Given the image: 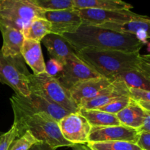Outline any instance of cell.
<instances>
[{"label": "cell", "mask_w": 150, "mask_h": 150, "mask_svg": "<svg viewBox=\"0 0 150 150\" xmlns=\"http://www.w3.org/2000/svg\"><path fill=\"white\" fill-rule=\"evenodd\" d=\"M61 36L71 45L75 54L86 48L136 53L144 45L134 35L93 25L82 24L75 33Z\"/></svg>", "instance_id": "obj_1"}, {"label": "cell", "mask_w": 150, "mask_h": 150, "mask_svg": "<svg viewBox=\"0 0 150 150\" xmlns=\"http://www.w3.org/2000/svg\"><path fill=\"white\" fill-rule=\"evenodd\" d=\"M76 54L98 74L110 79H114L122 72L138 70L141 59L139 52L126 53L91 48H83Z\"/></svg>", "instance_id": "obj_2"}, {"label": "cell", "mask_w": 150, "mask_h": 150, "mask_svg": "<svg viewBox=\"0 0 150 150\" xmlns=\"http://www.w3.org/2000/svg\"><path fill=\"white\" fill-rule=\"evenodd\" d=\"M14 114L13 125L16 127L18 137L26 130L41 143L45 144L51 149L64 146H72L75 144L67 142L62 135L58 122L45 113L29 114L13 109Z\"/></svg>", "instance_id": "obj_3"}, {"label": "cell", "mask_w": 150, "mask_h": 150, "mask_svg": "<svg viewBox=\"0 0 150 150\" xmlns=\"http://www.w3.org/2000/svg\"><path fill=\"white\" fill-rule=\"evenodd\" d=\"M29 88L31 93L42 97L57 104L69 113L79 112V108L72 99L69 91L60 83L57 77L46 73L29 76Z\"/></svg>", "instance_id": "obj_4"}, {"label": "cell", "mask_w": 150, "mask_h": 150, "mask_svg": "<svg viewBox=\"0 0 150 150\" xmlns=\"http://www.w3.org/2000/svg\"><path fill=\"white\" fill-rule=\"evenodd\" d=\"M30 75L21 54L6 57L0 51V83L10 86L16 95L29 96Z\"/></svg>", "instance_id": "obj_5"}, {"label": "cell", "mask_w": 150, "mask_h": 150, "mask_svg": "<svg viewBox=\"0 0 150 150\" xmlns=\"http://www.w3.org/2000/svg\"><path fill=\"white\" fill-rule=\"evenodd\" d=\"M42 13L28 0H0V24L21 32L34 18H41Z\"/></svg>", "instance_id": "obj_6"}, {"label": "cell", "mask_w": 150, "mask_h": 150, "mask_svg": "<svg viewBox=\"0 0 150 150\" xmlns=\"http://www.w3.org/2000/svg\"><path fill=\"white\" fill-rule=\"evenodd\" d=\"M10 100L13 109L29 114L45 113L57 122L69 114L57 104L33 93L26 97L14 94Z\"/></svg>", "instance_id": "obj_7"}, {"label": "cell", "mask_w": 150, "mask_h": 150, "mask_svg": "<svg viewBox=\"0 0 150 150\" xmlns=\"http://www.w3.org/2000/svg\"><path fill=\"white\" fill-rule=\"evenodd\" d=\"M64 139L73 144H86L92 126L79 112L69 113L58 122Z\"/></svg>", "instance_id": "obj_8"}, {"label": "cell", "mask_w": 150, "mask_h": 150, "mask_svg": "<svg viewBox=\"0 0 150 150\" xmlns=\"http://www.w3.org/2000/svg\"><path fill=\"white\" fill-rule=\"evenodd\" d=\"M79 10L83 24L100 26L104 23H120L142 18L130 10H101L82 9Z\"/></svg>", "instance_id": "obj_9"}, {"label": "cell", "mask_w": 150, "mask_h": 150, "mask_svg": "<svg viewBox=\"0 0 150 150\" xmlns=\"http://www.w3.org/2000/svg\"><path fill=\"white\" fill-rule=\"evenodd\" d=\"M41 18L51 23V33L59 35L75 33L83 24L79 10L76 9L42 11Z\"/></svg>", "instance_id": "obj_10"}, {"label": "cell", "mask_w": 150, "mask_h": 150, "mask_svg": "<svg viewBox=\"0 0 150 150\" xmlns=\"http://www.w3.org/2000/svg\"><path fill=\"white\" fill-rule=\"evenodd\" d=\"M100 76V75L76 56L66 62L62 71L57 79L67 91H70L80 82Z\"/></svg>", "instance_id": "obj_11"}, {"label": "cell", "mask_w": 150, "mask_h": 150, "mask_svg": "<svg viewBox=\"0 0 150 150\" xmlns=\"http://www.w3.org/2000/svg\"><path fill=\"white\" fill-rule=\"evenodd\" d=\"M138 130L120 125L116 126L92 127L88 143L104 142H128L136 144L139 138Z\"/></svg>", "instance_id": "obj_12"}, {"label": "cell", "mask_w": 150, "mask_h": 150, "mask_svg": "<svg viewBox=\"0 0 150 150\" xmlns=\"http://www.w3.org/2000/svg\"><path fill=\"white\" fill-rule=\"evenodd\" d=\"M114 80L103 76L88 79L75 85L69 92L72 99L79 107L81 103L96 96L101 90L111 84Z\"/></svg>", "instance_id": "obj_13"}, {"label": "cell", "mask_w": 150, "mask_h": 150, "mask_svg": "<svg viewBox=\"0 0 150 150\" xmlns=\"http://www.w3.org/2000/svg\"><path fill=\"white\" fill-rule=\"evenodd\" d=\"M122 96H129L128 87L120 79L115 78L114 81L101 90L96 96L83 103L79 106V109H97L108 104L115 98Z\"/></svg>", "instance_id": "obj_14"}, {"label": "cell", "mask_w": 150, "mask_h": 150, "mask_svg": "<svg viewBox=\"0 0 150 150\" xmlns=\"http://www.w3.org/2000/svg\"><path fill=\"white\" fill-rule=\"evenodd\" d=\"M150 20L148 16H143L142 18L127 22L120 23H104L100 27L111 29L120 33L129 34L136 36L144 44L147 42L149 38Z\"/></svg>", "instance_id": "obj_15"}, {"label": "cell", "mask_w": 150, "mask_h": 150, "mask_svg": "<svg viewBox=\"0 0 150 150\" xmlns=\"http://www.w3.org/2000/svg\"><path fill=\"white\" fill-rule=\"evenodd\" d=\"M51 59L57 60L64 65L67 60L76 56L71 45L61 35L50 33L42 40Z\"/></svg>", "instance_id": "obj_16"}, {"label": "cell", "mask_w": 150, "mask_h": 150, "mask_svg": "<svg viewBox=\"0 0 150 150\" xmlns=\"http://www.w3.org/2000/svg\"><path fill=\"white\" fill-rule=\"evenodd\" d=\"M21 54L26 64L30 67L33 75L45 72V63L42 55L40 42L24 39L21 49Z\"/></svg>", "instance_id": "obj_17"}, {"label": "cell", "mask_w": 150, "mask_h": 150, "mask_svg": "<svg viewBox=\"0 0 150 150\" xmlns=\"http://www.w3.org/2000/svg\"><path fill=\"white\" fill-rule=\"evenodd\" d=\"M0 32L3 40L2 47L0 51L3 55L7 57L21 54V49L24 40L23 32L3 24H0Z\"/></svg>", "instance_id": "obj_18"}, {"label": "cell", "mask_w": 150, "mask_h": 150, "mask_svg": "<svg viewBox=\"0 0 150 150\" xmlns=\"http://www.w3.org/2000/svg\"><path fill=\"white\" fill-rule=\"evenodd\" d=\"M146 112L136 102L130 99L128 105L116 114L120 124L126 127L139 130L143 123Z\"/></svg>", "instance_id": "obj_19"}, {"label": "cell", "mask_w": 150, "mask_h": 150, "mask_svg": "<svg viewBox=\"0 0 150 150\" xmlns=\"http://www.w3.org/2000/svg\"><path fill=\"white\" fill-rule=\"evenodd\" d=\"M74 9L130 10L133 6L122 0H73Z\"/></svg>", "instance_id": "obj_20"}, {"label": "cell", "mask_w": 150, "mask_h": 150, "mask_svg": "<svg viewBox=\"0 0 150 150\" xmlns=\"http://www.w3.org/2000/svg\"><path fill=\"white\" fill-rule=\"evenodd\" d=\"M79 113L86 119L92 127L120 125L115 114L98 109H79Z\"/></svg>", "instance_id": "obj_21"}, {"label": "cell", "mask_w": 150, "mask_h": 150, "mask_svg": "<svg viewBox=\"0 0 150 150\" xmlns=\"http://www.w3.org/2000/svg\"><path fill=\"white\" fill-rule=\"evenodd\" d=\"M51 24L43 18L37 17L34 18L23 30L24 39L33 40L41 42L46 35L51 33Z\"/></svg>", "instance_id": "obj_22"}, {"label": "cell", "mask_w": 150, "mask_h": 150, "mask_svg": "<svg viewBox=\"0 0 150 150\" xmlns=\"http://www.w3.org/2000/svg\"><path fill=\"white\" fill-rule=\"evenodd\" d=\"M115 78L122 81L128 88H139L150 91V81L147 80L142 73L136 70L122 72Z\"/></svg>", "instance_id": "obj_23"}, {"label": "cell", "mask_w": 150, "mask_h": 150, "mask_svg": "<svg viewBox=\"0 0 150 150\" xmlns=\"http://www.w3.org/2000/svg\"><path fill=\"white\" fill-rule=\"evenodd\" d=\"M91 150H142L133 142H89L86 144Z\"/></svg>", "instance_id": "obj_24"}, {"label": "cell", "mask_w": 150, "mask_h": 150, "mask_svg": "<svg viewBox=\"0 0 150 150\" xmlns=\"http://www.w3.org/2000/svg\"><path fill=\"white\" fill-rule=\"evenodd\" d=\"M42 11L74 9L73 0H28Z\"/></svg>", "instance_id": "obj_25"}, {"label": "cell", "mask_w": 150, "mask_h": 150, "mask_svg": "<svg viewBox=\"0 0 150 150\" xmlns=\"http://www.w3.org/2000/svg\"><path fill=\"white\" fill-rule=\"evenodd\" d=\"M41 143L30 131L26 130L22 136L17 138L10 145L8 150H29L34 145Z\"/></svg>", "instance_id": "obj_26"}, {"label": "cell", "mask_w": 150, "mask_h": 150, "mask_svg": "<svg viewBox=\"0 0 150 150\" xmlns=\"http://www.w3.org/2000/svg\"><path fill=\"white\" fill-rule=\"evenodd\" d=\"M130 101V98H129V96L119 97V98H117L114 100H113L112 101L109 102L106 105H103V106L100 107V108H97V109L109 113V114H115L116 115L120 111L124 109L128 105Z\"/></svg>", "instance_id": "obj_27"}, {"label": "cell", "mask_w": 150, "mask_h": 150, "mask_svg": "<svg viewBox=\"0 0 150 150\" xmlns=\"http://www.w3.org/2000/svg\"><path fill=\"white\" fill-rule=\"evenodd\" d=\"M17 138H18L17 128L13 124L8 131L0 135V150H8L10 145Z\"/></svg>", "instance_id": "obj_28"}, {"label": "cell", "mask_w": 150, "mask_h": 150, "mask_svg": "<svg viewBox=\"0 0 150 150\" xmlns=\"http://www.w3.org/2000/svg\"><path fill=\"white\" fill-rule=\"evenodd\" d=\"M129 98L136 103L142 101H150V91L139 88H128Z\"/></svg>", "instance_id": "obj_29"}, {"label": "cell", "mask_w": 150, "mask_h": 150, "mask_svg": "<svg viewBox=\"0 0 150 150\" xmlns=\"http://www.w3.org/2000/svg\"><path fill=\"white\" fill-rule=\"evenodd\" d=\"M63 65L61 62L54 59H51L45 64V73L51 76L57 77L63 70Z\"/></svg>", "instance_id": "obj_30"}, {"label": "cell", "mask_w": 150, "mask_h": 150, "mask_svg": "<svg viewBox=\"0 0 150 150\" xmlns=\"http://www.w3.org/2000/svg\"><path fill=\"white\" fill-rule=\"evenodd\" d=\"M137 71L142 73L147 80L150 81V56L149 54L141 55L140 62Z\"/></svg>", "instance_id": "obj_31"}, {"label": "cell", "mask_w": 150, "mask_h": 150, "mask_svg": "<svg viewBox=\"0 0 150 150\" xmlns=\"http://www.w3.org/2000/svg\"><path fill=\"white\" fill-rule=\"evenodd\" d=\"M136 144L142 150H150V132H139Z\"/></svg>", "instance_id": "obj_32"}, {"label": "cell", "mask_w": 150, "mask_h": 150, "mask_svg": "<svg viewBox=\"0 0 150 150\" xmlns=\"http://www.w3.org/2000/svg\"><path fill=\"white\" fill-rule=\"evenodd\" d=\"M138 130L139 132H150V112H146L143 123Z\"/></svg>", "instance_id": "obj_33"}, {"label": "cell", "mask_w": 150, "mask_h": 150, "mask_svg": "<svg viewBox=\"0 0 150 150\" xmlns=\"http://www.w3.org/2000/svg\"><path fill=\"white\" fill-rule=\"evenodd\" d=\"M51 148L43 143H39L34 145L29 150H51Z\"/></svg>", "instance_id": "obj_34"}, {"label": "cell", "mask_w": 150, "mask_h": 150, "mask_svg": "<svg viewBox=\"0 0 150 150\" xmlns=\"http://www.w3.org/2000/svg\"><path fill=\"white\" fill-rule=\"evenodd\" d=\"M72 150H91L86 144H75L72 146Z\"/></svg>", "instance_id": "obj_35"}, {"label": "cell", "mask_w": 150, "mask_h": 150, "mask_svg": "<svg viewBox=\"0 0 150 150\" xmlns=\"http://www.w3.org/2000/svg\"><path fill=\"white\" fill-rule=\"evenodd\" d=\"M51 150H54V149H51Z\"/></svg>", "instance_id": "obj_36"}]
</instances>
